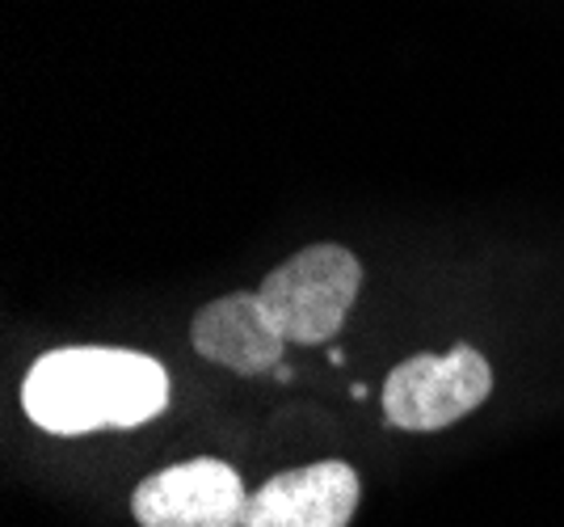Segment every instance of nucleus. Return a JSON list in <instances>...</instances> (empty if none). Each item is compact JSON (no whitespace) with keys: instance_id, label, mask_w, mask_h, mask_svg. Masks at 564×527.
Instances as JSON below:
<instances>
[{"instance_id":"1","label":"nucleus","mask_w":564,"mask_h":527,"mask_svg":"<svg viewBox=\"0 0 564 527\" xmlns=\"http://www.w3.org/2000/svg\"><path fill=\"white\" fill-rule=\"evenodd\" d=\"M22 409L47 434L131 431L169 409V372L122 346H59L25 372Z\"/></svg>"},{"instance_id":"2","label":"nucleus","mask_w":564,"mask_h":527,"mask_svg":"<svg viewBox=\"0 0 564 527\" xmlns=\"http://www.w3.org/2000/svg\"><path fill=\"white\" fill-rule=\"evenodd\" d=\"M358 291L362 262L346 245H307L261 279L258 304L282 342L321 346L346 325Z\"/></svg>"},{"instance_id":"3","label":"nucleus","mask_w":564,"mask_h":527,"mask_svg":"<svg viewBox=\"0 0 564 527\" xmlns=\"http://www.w3.org/2000/svg\"><path fill=\"white\" fill-rule=\"evenodd\" d=\"M494 392V367L485 355L459 342L447 355H413L383 380V418L397 431H443L464 413L485 406Z\"/></svg>"},{"instance_id":"4","label":"nucleus","mask_w":564,"mask_h":527,"mask_svg":"<svg viewBox=\"0 0 564 527\" xmlns=\"http://www.w3.org/2000/svg\"><path fill=\"white\" fill-rule=\"evenodd\" d=\"M249 490L228 460H182L143 477L131 494L140 527H245Z\"/></svg>"},{"instance_id":"5","label":"nucleus","mask_w":564,"mask_h":527,"mask_svg":"<svg viewBox=\"0 0 564 527\" xmlns=\"http://www.w3.org/2000/svg\"><path fill=\"white\" fill-rule=\"evenodd\" d=\"M362 498V481L346 460L286 469L249 494L245 527H346Z\"/></svg>"},{"instance_id":"6","label":"nucleus","mask_w":564,"mask_h":527,"mask_svg":"<svg viewBox=\"0 0 564 527\" xmlns=\"http://www.w3.org/2000/svg\"><path fill=\"white\" fill-rule=\"evenodd\" d=\"M189 337H194V351L203 359L219 363L236 376L274 372L282 363V351H286V342L274 334V325L261 312L258 291H232V295L212 300L194 316Z\"/></svg>"},{"instance_id":"7","label":"nucleus","mask_w":564,"mask_h":527,"mask_svg":"<svg viewBox=\"0 0 564 527\" xmlns=\"http://www.w3.org/2000/svg\"><path fill=\"white\" fill-rule=\"evenodd\" d=\"M270 376H274V380H282V384H291V376H295V372H291V367H286V363H279V367H274V372H270Z\"/></svg>"}]
</instances>
